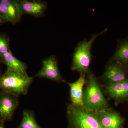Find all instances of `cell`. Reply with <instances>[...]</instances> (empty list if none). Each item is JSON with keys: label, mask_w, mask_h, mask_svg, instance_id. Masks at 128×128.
I'll list each match as a JSON object with an SVG mask.
<instances>
[{"label": "cell", "mask_w": 128, "mask_h": 128, "mask_svg": "<svg viewBox=\"0 0 128 128\" xmlns=\"http://www.w3.org/2000/svg\"><path fill=\"white\" fill-rule=\"evenodd\" d=\"M34 79L7 68L3 74L0 76V89L2 92L18 97L26 96Z\"/></svg>", "instance_id": "obj_3"}, {"label": "cell", "mask_w": 128, "mask_h": 128, "mask_svg": "<svg viewBox=\"0 0 128 128\" xmlns=\"http://www.w3.org/2000/svg\"><path fill=\"white\" fill-rule=\"evenodd\" d=\"M22 115V122L17 128H41L36 121L35 114L32 110L25 109Z\"/></svg>", "instance_id": "obj_15"}, {"label": "cell", "mask_w": 128, "mask_h": 128, "mask_svg": "<svg viewBox=\"0 0 128 128\" xmlns=\"http://www.w3.org/2000/svg\"><path fill=\"white\" fill-rule=\"evenodd\" d=\"M110 59L128 67V37L118 41L116 51Z\"/></svg>", "instance_id": "obj_13"}, {"label": "cell", "mask_w": 128, "mask_h": 128, "mask_svg": "<svg viewBox=\"0 0 128 128\" xmlns=\"http://www.w3.org/2000/svg\"><path fill=\"white\" fill-rule=\"evenodd\" d=\"M19 104L18 97L2 92L0 93V122L4 123L11 120Z\"/></svg>", "instance_id": "obj_8"}, {"label": "cell", "mask_w": 128, "mask_h": 128, "mask_svg": "<svg viewBox=\"0 0 128 128\" xmlns=\"http://www.w3.org/2000/svg\"><path fill=\"white\" fill-rule=\"evenodd\" d=\"M3 20H2V18L0 17V24L2 23V22H3Z\"/></svg>", "instance_id": "obj_19"}, {"label": "cell", "mask_w": 128, "mask_h": 128, "mask_svg": "<svg viewBox=\"0 0 128 128\" xmlns=\"http://www.w3.org/2000/svg\"><path fill=\"white\" fill-rule=\"evenodd\" d=\"M0 3L7 9L12 23H16L20 21L22 14L19 0H1Z\"/></svg>", "instance_id": "obj_14"}, {"label": "cell", "mask_w": 128, "mask_h": 128, "mask_svg": "<svg viewBox=\"0 0 128 128\" xmlns=\"http://www.w3.org/2000/svg\"><path fill=\"white\" fill-rule=\"evenodd\" d=\"M0 128H6L4 126V123L0 122Z\"/></svg>", "instance_id": "obj_18"}, {"label": "cell", "mask_w": 128, "mask_h": 128, "mask_svg": "<svg viewBox=\"0 0 128 128\" xmlns=\"http://www.w3.org/2000/svg\"><path fill=\"white\" fill-rule=\"evenodd\" d=\"M2 61L7 66V68L17 72L25 76H28L27 72L26 65L12 54L11 51L0 55Z\"/></svg>", "instance_id": "obj_12"}, {"label": "cell", "mask_w": 128, "mask_h": 128, "mask_svg": "<svg viewBox=\"0 0 128 128\" xmlns=\"http://www.w3.org/2000/svg\"><path fill=\"white\" fill-rule=\"evenodd\" d=\"M68 128H103L94 112L68 104L66 112Z\"/></svg>", "instance_id": "obj_4"}, {"label": "cell", "mask_w": 128, "mask_h": 128, "mask_svg": "<svg viewBox=\"0 0 128 128\" xmlns=\"http://www.w3.org/2000/svg\"><path fill=\"white\" fill-rule=\"evenodd\" d=\"M87 82L86 76L85 75H80L79 78L74 82H66L70 87L72 105L75 106L83 107V93Z\"/></svg>", "instance_id": "obj_10"}, {"label": "cell", "mask_w": 128, "mask_h": 128, "mask_svg": "<svg viewBox=\"0 0 128 128\" xmlns=\"http://www.w3.org/2000/svg\"><path fill=\"white\" fill-rule=\"evenodd\" d=\"M102 87L108 100L114 101L115 106L124 103L128 104V80L104 84Z\"/></svg>", "instance_id": "obj_6"}, {"label": "cell", "mask_w": 128, "mask_h": 128, "mask_svg": "<svg viewBox=\"0 0 128 128\" xmlns=\"http://www.w3.org/2000/svg\"><path fill=\"white\" fill-rule=\"evenodd\" d=\"M10 51L9 40L4 36L0 35V55Z\"/></svg>", "instance_id": "obj_16"}, {"label": "cell", "mask_w": 128, "mask_h": 128, "mask_svg": "<svg viewBox=\"0 0 128 128\" xmlns=\"http://www.w3.org/2000/svg\"><path fill=\"white\" fill-rule=\"evenodd\" d=\"M87 82L83 93V107L96 112L110 108L105 98L99 78L91 71L86 76Z\"/></svg>", "instance_id": "obj_1"}, {"label": "cell", "mask_w": 128, "mask_h": 128, "mask_svg": "<svg viewBox=\"0 0 128 128\" xmlns=\"http://www.w3.org/2000/svg\"><path fill=\"white\" fill-rule=\"evenodd\" d=\"M108 30V28H105L92 35L89 40L84 39L78 43L73 54L71 66L72 71L78 72L80 75L86 76L91 71L90 66L93 59L92 53V44L99 36Z\"/></svg>", "instance_id": "obj_2"}, {"label": "cell", "mask_w": 128, "mask_h": 128, "mask_svg": "<svg viewBox=\"0 0 128 128\" xmlns=\"http://www.w3.org/2000/svg\"><path fill=\"white\" fill-rule=\"evenodd\" d=\"M95 113L103 128H124L126 118L112 108Z\"/></svg>", "instance_id": "obj_9"}, {"label": "cell", "mask_w": 128, "mask_h": 128, "mask_svg": "<svg viewBox=\"0 0 128 128\" xmlns=\"http://www.w3.org/2000/svg\"><path fill=\"white\" fill-rule=\"evenodd\" d=\"M0 17L3 21L11 22L10 18L7 9L0 3Z\"/></svg>", "instance_id": "obj_17"}, {"label": "cell", "mask_w": 128, "mask_h": 128, "mask_svg": "<svg viewBox=\"0 0 128 128\" xmlns=\"http://www.w3.org/2000/svg\"><path fill=\"white\" fill-rule=\"evenodd\" d=\"M99 79L104 84L128 80V67L110 59L105 66L104 73Z\"/></svg>", "instance_id": "obj_5"}, {"label": "cell", "mask_w": 128, "mask_h": 128, "mask_svg": "<svg viewBox=\"0 0 128 128\" xmlns=\"http://www.w3.org/2000/svg\"><path fill=\"white\" fill-rule=\"evenodd\" d=\"M42 66L33 78H44L58 82L66 83L60 72L58 62L55 56H50L43 60Z\"/></svg>", "instance_id": "obj_7"}, {"label": "cell", "mask_w": 128, "mask_h": 128, "mask_svg": "<svg viewBox=\"0 0 128 128\" xmlns=\"http://www.w3.org/2000/svg\"><path fill=\"white\" fill-rule=\"evenodd\" d=\"M22 15L28 14L34 16H43L47 9L45 2L38 1L19 0Z\"/></svg>", "instance_id": "obj_11"}]
</instances>
